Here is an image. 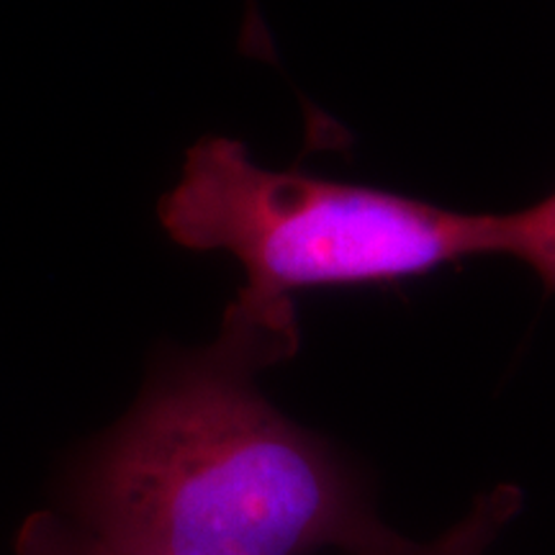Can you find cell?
<instances>
[{
    "label": "cell",
    "mask_w": 555,
    "mask_h": 555,
    "mask_svg": "<svg viewBox=\"0 0 555 555\" xmlns=\"http://www.w3.org/2000/svg\"><path fill=\"white\" fill-rule=\"evenodd\" d=\"M496 255L525 262L547 291H555V193L509 214H494Z\"/></svg>",
    "instance_id": "4"
},
{
    "label": "cell",
    "mask_w": 555,
    "mask_h": 555,
    "mask_svg": "<svg viewBox=\"0 0 555 555\" xmlns=\"http://www.w3.org/2000/svg\"><path fill=\"white\" fill-rule=\"evenodd\" d=\"M159 227L191 253H229L245 270L237 298L296 309V294L393 286L496 255L494 214H466L307 170L260 168L240 139L185 152Z\"/></svg>",
    "instance_id": "2"
},
{
    "label": "cell",
    "mask_w": 555,
    "mask_h": 555,
    "mask_svg": "<svg viewBox=\"0 0 555 555\" xmlns=\"http://www.w3.org/2000/svg\"><path fill=\"white\" fill-rule=\"evenodd\" d=\"M13 555H131L90 538L50 506H39L13 535Z\"/></svg>",
    "instance_id": "5"
},
{
    "label": "cell",
    "mask_w": 555,
    "mask_h": 555,
    "mask_svg": "<svg viewBox=\"0 0 555 555\" xmlns=\"http://www.w3.org/2000/svg\"><path fill=\"white\" fill-rule=\"evenodd\" d=\"M298 345L296 311L234 296L211 343L150 352L131 404L60 457L44 506L131 555H378L397 532L367 476L260 388Z\"/></svg>",
    "instance_id": "1"
},
{
    "label": "cell",
    "mask_w": 555,
    "mask_h": 555,
    "mask_svg": "<svg viewBox=\"0 0 555 555\" xmlns=\"http://www.w3.org/2000/svg\"><path fill=\"white\" fill-rule=\"evenodd\" d=\"M519 506H522V491L515 483H499L496 489L478 496L474 509L455 527H450L446 535L429 543H414L397 535L378 555H483L506 522L517 515Z\"/></svg>",
    "instance_id": "3"
}]
</instances>
